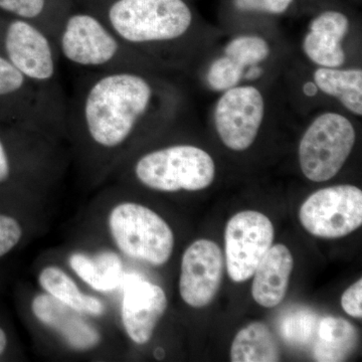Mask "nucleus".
<instances>
[{"label": "nucleus", "instance_id": "obj_3", "mask_svg": "<svg viewBox=\"0 0 362 362\" xmlns=\"http://www.w3.org/2000/svg\"><path fill=\"white\" fill-rule=\"evenodd\" d=\"M54 44L59 58L88 71H156L158 68L126 45L93 11L69 13Z\"/></svg>", "mask_w": 362, "mask_h": 362}, {"label": "nucleus", "instance_id": "obj_26", "mask_svg": "<svg viewBox=\"0 0 362 362\" xmlns=\"http://www.w3.org/2000/svg\"><path fill=\"white\" fill-rule=\"evenodd\" d=\"M349 16L338 11H322L309 23L310 32L325 33L341 42L349 33Z\"/></svg>", "mask_w": 362, "mask_h": 362}, {"label": "nucleus", "instance_id": "obj_18", "mask_svg": "<svg viewBox=\"0 0 362 362\" xmlns=\"http://www.w3.org/2000/svg\"><path fill=\"white\" fill-rule=\"evenodd\" d=\"M69 263L78 277L96 291H112L122 283V263L113 252H104L95 257L77 252L71 255Z\"/></svg>", "mask_w": 362, "mask_h": 362}, {"label": "nucleus", "instance_id": "obj_27", "mask_svg": "<svg viewBox=\"0 0 362 362\" xmlns=\"http://www.w3.org/2000/svg\"><path fill=\"white\" fill-rule=\"evenodd\" d=\"M293 2L294 0H233V4L240 11L273 16L285 13Z\"/></svg>", "mask_w": 362, "mask_h": 362}, {"label": "nucleus", "instance_id": "obj_2", "mask_svg": "<svg viewBox=\"0 0 362 362\" xmlns=\"http://www.w3.org/2000/svg\"><path fill=\"white\" fill-rule=\"evenodd\" d=\"M93 13L157 66L176 63L194 25L185 0H106Z\"/></svg>", "mask_w": 362, "mask_h": 362}, {"label": "nucleus", "instance_id": "obj_10", "mask_svg": "<svg viewBox=\"0 0 362 362\" xmlns=\"http://www.w3.org/2000/svg\"><path fill=\"white\" fill-rule=\"evenodd\" d=\"M273 223L255 211L238 213L226 226V262L228 276L242 283L252 277L259 262L273 245Z\"/></svg>", "mask_w": 362, "mask_h": 362}, {"label": "nucleus", "instance_id": "obj_1", "mask_svg": "<svg viewBox=\"0 0 362 362\" xmlns=\"http://www.w3.org/2000/svg\"><path fill=\"white\" fill-rule=\"evenodd\" d=\"M176 107L175 90L154 71H88L66 100V131L107 157L175 117Z\"/></svg>", "mask_w": 362, "mask_h": 362}, {"label": "nucleus", "instance_id": "obj_13", "mask_svg": "<svg viewBox=\"0 0 362 362\" xmlns=\"http://www.w3.org/2000/svg\"><path fill=\"white\" fill-rule=\"evenodd\" d=\"M121 316L126 333L137 344L151 339L156 325L168 308V297L161 287L137 276L124 282Z\"/></svg>", "mask_w": 362, "mask_h": 362}, {"label": "nucleus", "instance_id": "obj_25", "mask_svg": "<svg viewBox=\"0 0 362 362\" xmlns=\"http://www.w3.org/2000/svg\"><path fill=\"white\" fill-rule=\"evenodd\" d=\"M244 66L239 65L230 57L223 56L214 59L206 73V82L209 87L218 92H225L240 84L244 78Z\"/></svg>", "mask_w": 362, "mask_h": 362}, {"label": "nucleus", "instance_id": "obj_12", "mask_svg": "<svg viewBox=\"0 0 362 362\" xmlns=\"http://www.w3.org/2000/svg\"><path fill=\"white\" fill-rule=\"evenodd\" d=\"M223 256L213 240H195L185 252L181 262V298L194 308H202L213 301L220 290L223 275Z\"/></svg>", "mask_w": 362, "mask_h": 362}, {"label": "nucleus", "instance_id": "obj_6", "mask_svg": "<svg viewBox=\"0 0 362 362\" xmlns=\"http://www.w3.org/2000/svg\"><path fill=\"white\" fill-rule=\"evenodd\" d=\"M108 223L114 243L126 256L152 266L164 265L170 259L173 230L149 207L122 202L112 209Z\"/></svg>", "mask_w": 362, "mask_h": 362}, {"label": "nucleus", "instance_id": "obj_22", "mask_svg": "<svg viewBox=\"0 0 362 362\" xmlns=\"http://www.w3.org/2000/svg\"><path fill=\"white\" fill-rule=\"evenodd\" d=\"M39 281L47 294L81 313L84 312L85 294L62 269L54 266L47 267L40 272Z\"/></svg>", "mask_w": 362, "mask_h": 362}, {"label": "nucleus", "instance_id": "obj_29", "mask_svg": "<svg viewBox=\"0 0 362 362\" xmlns=\"http://www.w3.org/2000/svg\"><path fill=\"white\" fill-rule=\"evenodd\" d=\"M16 127L0 123V185L7 182L13 175V159L8 139Z\"/></svg>", "mask_w": 362, "mask_h": 362}, {"label": "nucleus", "instance_id": "obj_17", "mask_svg": "<svg viewBox=\"0 0 362 362\" xmlns=\"http://www.w3.org/2000/svg\"><path fill=\"white\" fill-rule=\"evenodd\" d=\"M318 340L314 346L316 361L337 362L345 361L356 349L358 334L356 327L345 319L324 317L319 321Z\"/></svg>", "mask_w": 362, "mask_h": 362}, {"label": "nucleus", "instance_id": "obj_16", "mask_svg": "<svg viewBox=\"0 0 362 362\" xmlns=\"http://www.w3.org/2000/svg\"><path fill=\"white\" fill-rule=\"evenodd\" d=\"M314 83L327 96L335 98L346 110L362 115L361 69L320 68L313 74Z\"/></svg>", "mask_w": 362, "mask_h": 362}, {"label": "nucleus", "instance_id": "obj_9", "mask_svg": "<svg viewBox=\"0 0 362 362\" xmlns=\"http://www.w3.org/2000/svg\"><path fill=\"white\" fill-rule=\"evenodd\" d=\"M300 221L307 232L322 239H338L362 225V192L354 185L322 188L300 207Z\"/></svg>", "mask_w": 362, "mask_h": 362}, {"label": "nucleus", "instance_id": "obj_23", "mask_svg": "<svg viewBox=\"0 0 362 362\" xmlns=\"http://www.w3.org/2000/svg\"><path fill=\"white\" fill-rule=\"evenodd\" d=\"M318 317L314 312L299 309L283 317L280 332L283 339L295 346H304L313 340L318 330Z\"/></svg>", "mask_w": 362, "mask_h": 362}, {"label": "nucleus", "instance_id": "obj_11", "mask_svg": "<svg viewBox=\"0 0 362 362\" xmlns=\"http://www.w3.org/2000/svg\"><path fill=\"white\" fill-rule=\"evenodd\" d=\"M265 116V100L254 86H235L223 92L214 110L216 133L233 151L252 146Z\"/></svg>", "mask_w": 362, "mask_h": 362}, {"label": "nucleus", "instance_id": "obj_31", "mask_svg": "<svg viewBox=\"0 0 362 362\" xmlns=\"http://www.w3.org/2000/svg\"><path fill=\"white\" fill-rule=\"evenodd\" d=\"M84 312L92 315L100 316L105 312V307L101 300L96 297L89 296L85 294Z\"/></svg>", "mask_w": 362, "mask_h": 362}, {"label": "nucleus", "instance_id": "obj_5", "mask_svg": "<svg viewBox=\"0 0 362 362\" xmlns=\"http://www.w3.org/2000/svg\"><path fill=\"white\" fill-rule=\"evenodd\" d=\"M133 175L144 187L157 192H197L214 182L216 164L206 150L180 143L138 157Z\"/></svg>", "mask_w": 362, "mask_h": 362}, {"label": "nucleus", "instance_id": "obj_21", "mask_svg": "<svg viewBox=\"0 0 362 362\" xmlns=\"http://www.w3.org/2000/svg\"><path fill=\"white\" fill-rule=\"evenodd\" d=\"M302 49L307 58L320 68H341L346 59L341 40L325 33L309 30L302 42Z\"/></svg>", "mask_w": 362, "mask_h": 362}, {"label": "nucleus", "instance_id": "obj_15", "mask_svg": "<svg viewBox=\"0 0 362 362\" xmlns=\"http://www.w3.org/2000/svg\"><path fill=\"white\" fill-rule=\"evenodd\" d=\"M294 259L285 245L270 247L254 273L252 295L265 308H273L283 301L287 293Z\"/></svg>", "mask_w": 362, "mask_h": 362}, {"label": "nucleus", "instance_id": "obj_14", "mask_svg": "<svg viewBox=\"0 0 362 362\" xmlns=\"http://www.w3.org/2000/svg\"><path fill=\"white\" fill-rule=\"evenodd\" d=\"M32 311L40 323L59 333L71 349L88 351L101 342L96 327L81 315V312L59 301L49 294L39 295L33 299Z\"/></svg>", "mask_w": 362, "mask_h": 362}, {"label": "nucleus", "instance_id": "obj_4", "mask_svg": "<svg viewBox=\"0 0 362 362\" xmlns=\"http://www.w3.org/2000/svg\"><path fill=\"white\" fill-rule=\"evenodd\" d=\"M63 90L37 85L0 56V123L58 135L66 131Z\"/></svg>", "mask_w": 362, "mask_h": 362}, {"label": "nucleus", "instance_id": "obj_28", "mask_svg": "<svg viewBox=\"0 0 362 362\" xmlns=\"http://www.w3.org/2000/svg\"><path fill=\"white\" fill-rule=\"evenodd\" d=\"M23 237V228L13 216L0 214V258L16 247Z\"/></svg>", "mask_w": 362, "mask_h": 362}, {"label": "nucleus", "instance_id": "obj_7", "mask_svg": "<svg viewBox=\"0 0 362 362\" xmlns=\"http://www.w3.org/2000/svg\"><path fill=\"white\" fill-rule=\"evenodd\" d=\"M356 141V131L347 117L335 112L317 116L299 143V164L314 182L330 180L341 170Z\"/></svg>", "mask_w": 362, "mask_h": 362}, {"label": "nucleus", "instance_id": "obj_30", "mask_svg": "<svg viewBox=\"0 0 362 362\" xmlns=\"http://www.w3.org/2000/svg\"><path fill=\"white\" fill-rule=\"evenodd\" d=\"M343 310L349 316L361 319L362 317V280L357 281L343 293L341 297Z\"/></svg>", "mask_w": 362, "mask_h": 362}, {"label": "nucleus", "instance_id": "obj_20", "mask_svg": "<svg viewBox=\"0 0 362 362\" xmlns=\"http://www.w3.org/2000/svg\"><path fill=\"white\" fill-rule=\"evenodd\" d=\"M0 13L30 21L54 42L70 11L52 4V0H0Z\"/></svg>", "mask_w": 362, "mask_h": 362}, {"label": "nucleus", "instance_id": "obj_8", "mask_svg": "<svg viewBox=\"0 0 362 362\" xmlns=\"http://www.w3.org/2000/svg\"><path fill=\"white\" fill-rule=\"evenodd\" d=\"M0 56L37 85L63 90L56 44L30 21L0 13Z\"/></svg>", "mask_w": 362, "mask_h": 362}, {"label": "nucleus", "instance_id": "obj_24", "mask_svg": "<svg viewBox=\"0 0 362 362\" xmlns=\"http://www.w3.org/2000/svg\"><path fill=\"white\" fill-rule=\"evenodd\" d=\"M223 52L247 70V68H254L266 61L271 49L264 37L245 35L230 40Z\"/></svg>", "mask_w": 362, "mask_h": 362}, {"label": "nucleus", "instance_id": "obj_32", "mask_svg": "<svg viewBox=\"0 0 362 362\" xmlns=\"http://www.w3.org/2000/svg\"><path fill=\"white\" fill-rule=\"evenodd\" d=\"M7 347V337L4 330L0 327V356L4 354Z\"/></svg>", "mask_w": 362, "mask_h": 362}, {"label": "nucleus", "instance_id": "obj_19", "mask_svg": "<svg viewBox=\"0 0 362 362\" xmlns=\"http://www.w3.org/2000/svg\"><path fill=\"white\" fill-rule=\"evenodd\" d=\"M233 362H275L280 351L275 337L266 324L254 322L240 329L230 347Z\"/></svg>", "mask_w": 362, "mask_h": 362}]
</instances>
